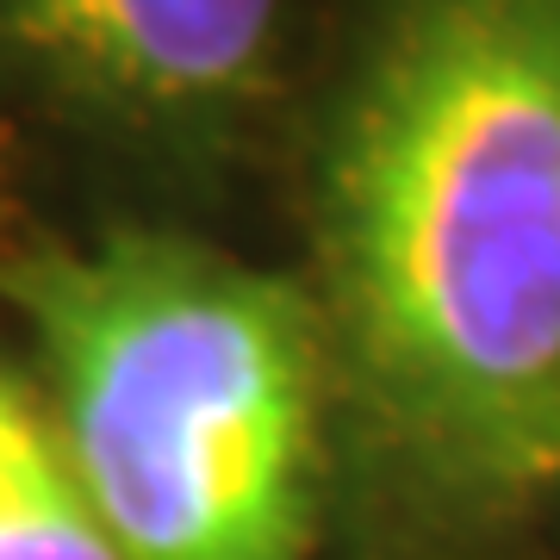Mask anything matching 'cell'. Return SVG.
Segmentation results:
<instances>
[{
  "mask_svg": "<svg viewBox=\"0 0 560 560\" xmlns=\"http://www.w3.org/2000/svg\"><path fill=\"white\" fill-rule=\"evenodd\" d=\"M7 300L119 560H312L318 312L206 243L113 231Z\"/></svg>",
  "mask_w": 560,
  "mask_h": 560,
  "instance_id": "obj_2",
  "label": "cell"
},
{
  "mask_svg": "<svg viewBox=\"0 0 560 560\" xmlns=\"http://www.w3.org/2000/svg\"><path fill=\"white\" fill-rule=\"evenodd\" d=\"M280 0H0V50L143 138L219 131L261 94Z\"/></svg>",
  "mask_w": 560,
  "mask_h": 560,
  "instance_id": "obj_3",
  "label": "cell"
},
{
  "mask_svg": "<svg viewBox=\"0 0 560 560\" xmlns=\"http://www.w3.org/2000/svg\"><path fill=\"white\" fill-rule=\"evenodd\" d=\"M0 560H119L57 418L20 368L0 361Z\"/></svg>",
  "mask_w": 560,
  "mask_h": 560,
  "instance_id": "obj_4",
  "label": "cell"
},
{
  "mask_svg": "<svg viewBox=\"0 0 560 560\" xmlns=\"http://www.w3.org/2000/svg\"><path fill=\"white\" fill-rule=\"evenodd\" d=\"M324 268L368 399L504 486L560 405V0H393L324 150Z\"/></svg>",
  "mask_w": 560,
  "mask_h": 560,
  "instance_id": "obj_1",
  "label": "cell"
},
{
  "mask_svg": "<svg viewBox=\"0 0 560 560\" xmlns=\"http://www.w3.org/2000/svg\"><path fill=\"white\" fill-rule=\"evenodd\" d=\"M536 486H560V405L548 411V423L536 430V442L523 448L517 474H511V492H536Z\"/></svg>",
  "mask_w": 560,
  "mask_h": 560,
  "instance_id": "obj_5",
  "label": "cell"
}]
</instances>
